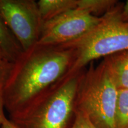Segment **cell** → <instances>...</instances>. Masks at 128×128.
I'll list each match as a JSON object with an SVG mask.
<instances>
[{
  "instance_id": "7",
  "label": "cell",
  "mask_w": 128,
  "mask_h": 128,
  "mask_svg": "<svg viewBox=\"0 0 128 128\" xmlns=\"http://www.w3.org/2000/svg\"><path fill=\"white\" fill-rule=\"evenodd\" d=\"M0 49L6 60L14 63L24 50L18 40L8 28L0 12Z\"/></svg>"
},
{
  "instance_id": "14",
  "label": "cell",
  "mask_w": 128,
  "mask_h": 128,
  "mask_svg": "<svg viewBox=\"0 0 128 128\" xmlns=\"http://www.w3.org/2000/svg\"><path fill=\"white\" fill-rule=\"evenodd\" d=\"M4 103L2 96V87L0 86V128H1L2 122L6 118L4 113Z\"/></svg>"
},
{
  "instance_id": "3",
  "label": "cell",
  "mask_w": 128,
  "mask_h": 128,
  "mask_svg": "<svg viewBox=\"0 0 128 128\" xmlns=\"http://www.w3.org/2000/svg\"><path fill=\"white\" fill-rule=\"evenodd\" d=\"M122 5L102 16L90 31L76 40L61 46L74 51V59L67 76L84 70L94 60L128 50V23L122 19Z\"/></svg>"
},
{
  "instance_id": "6",
  "label": "cell",
  "mask_w": 128,
  "mask_h": 128,
  "mask_svg": "<svg viewBox=\"0 0 128 128\" xmlns=\"http://www.w3.org/2000/svg\"><path fill=\"white\" fill-rule=\"evenodd\" d=\"M102 20L78 8L64 12L44 22L38 44L62 46L76 40L90 31Z\"/></svg>"
},
{
  "instance_id": "11",
  "label": "cell",
  "mask_w": 128,
  "mask_h": 128,
  "mask_svg": "<svg viewBox=\"0 0 128 128\" xmlns=\"http://www.w3.org/2000/svg\"><path fill=\"white\" fill-rule=\"evenodd\" d=\"M116 124V128H128V89L118 90Z\"/></svg>"
},
{
  "instance_id": "5",
  "label": "cell",
  "mask_w": 128,
  "mask_h": 128,
  "mask_svg": "<svg viewBox=\"0 0 128 128\" xmlns=\"http://www.w3.org/2000/svg\"><path fill=\"white\" fill-rule=\"evenodd\" d=\"M0 12L24 52L38 44L44 21L38 2L34 0H0Z\"/></svg>"
},
{
  "instance_id": "15",
  "label": "cell",
  "mask_w": 128,
  "mask_h": 128,
  "mask_svg": "<svg viewBox=\"0 0 128 128\" xmlns=\"http://www.w3.org/2000/svg\"><path fill=\"white\" fill-rule=\"evenodd\" d=\"M122 19L124 22L128 23V0L124 5H123L121 12Z\"/></svg>"
},
{
  "instance_id": "9",
  "label": "cell",
  "mask_w": 128,
  "mask_h": 128,
  "mask_svg": "<svg viewBox=\"0 0 128 128\" xmlns=\"http://www.w3.org/2000/svg\"><path fill=\"white\" fill-rule=\"evenodd\" d=\"M38 5L44 22L68 11L76 9L77 0H39Z\"/></svg>"
},
{
  "instance_id": "13",
  "label": "cell",
  "mask_w": 128,
  "mask_h": 128,
  "mask_svg": "<svg viewBox=\"0 0 128 128\" xmlns=\"http://www.w3.org/2000/svg\"><path fill=\"white\" fill-rule=\"evenodd\" d=\"M13 64L4 62L0 64V86L3 87L10 74Z\"/></svg>"
},
{
  "instance_id": "8",
  "label": "cell",
  "mask_w": 128,
  "mask_h": 128,
  "mask_svg": "<svg viewBox=\"0 0 128 128\" xmlns=\"http://www.w3.org/2000/svg\"><path fill=\"white\" fill-rule=\"evenodd\" d=\"M110 72L119 90L128 89V50L106 57Z\"/></svg>"
},
{
  "instance_id": "16",
  "label": "cell",
  "mask_w": 128,
  "mask_h": 128,
  "mask_svg": "<svg viewBox=\"0 0 128 128\" xmlns=\"http://www.w3.org/2000/svg\"><path fill=\"white\" fill-rule=\"evenodd\" d=\"M1 128H18L12 122L8 119L7 117L5 118L3 121Z\"/></svg>"
},
{
  "instance_id": "2",
  "label": "cell",
  "mask_w": 128,
  "mask_h": 128,
  "mask_svg": "<svg viewBox=\"0 0 128 128\" xmlns=\"http://www.w3.org/2000/svg\"><path fill=\"white\" fill-rule=\"evenodd\" d=\"M84 71L66 76L26 111L11 120L18 128H72Z\"/></svg>"
},
{
  "instance_id": "10",
  "label": "cell",
  "mask_w": 128,
  "mask_h": 128,
  "mask_svg": "<svg viewBox=\"0 0 128 128\" xmlns=\"http://www.w3.org/2000/svg\"><path fill=\"white\" fill-rule=\"evenodd\" d=\"M118 3L116 0H77L76 8L98 17L109 12Z\"/></svg>"
},
{
  "instance_id": "1",
  "label": "cell",
  "mask_w": 128,
  "mask_h": 128,
  "mask_svg": "<svg viewBox=\"0 0 128 128\" xmlns=\"http://www.w3.org/2000/svg\"><path fill=\"white\" fill-rule=\"evenodd\" d=\"M74 59L71 49L37 44L13 63L2 87L5 109L10 119L26 111L66 77Z\"/></svg>"
},
{
  "instance_id": "12",
  "label": "cell",
  "mask_w": 128,
  "mask_h": 128,
  "mask_svg": "<svg viewBox=\"0 0 128 128\" xmlns=\"http://www.w3.org/2000/svg\"><path fill=\"white\" fill-rule=\"evenodd\" d=\"M72 128H97L84 114L76 111V119Z\"/></svg>"
},
{
  "instance_id": "17",
  "label": "cell",
  "mask_w": 128,
  "mask_h": 128,
  "mask_svg": "<svg viewBox=\"0 0 128 128\" xmlns=\"http://www.w3.org/2000/svg\"><path fill=\"white\" fill-rule=\"evenodd\" d=\"M8 62V61H7V60H6L4 54H3L2 51H1V49H0V64L2 63V62Z\"/></svg>"
},
{
  "instance_id": "4",
  "label": "cell",
  "mask_w": 128,
  "mask_h": 128,
  "mask_svg": "<svg viewBox=\"0 0 128 128\" xmlns=\"http://www.w3.org/2000/svg\"><path fill=\"white\" fill-rule=\"evenodd\" d=\"M118 90L105 60L96 67L92 64L80 82L76 111L84 114L97 128H116Z\"/></svg>"
}]
</instances>
